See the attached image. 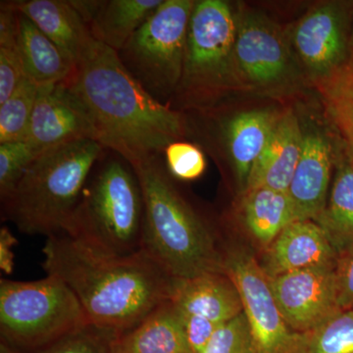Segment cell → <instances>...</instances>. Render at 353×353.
<instances>
[{
  "mask_svg": "<svg viewBox=\"0 0 353 353\" xmlns=\"http://www.w3.org/2000/svg\"><path fill=\"white\" fill-rule=\"evenodd\" d=\"M63 83L87 108L97 141L131 165L163 154L188 137L185 114L153 99L118 53L99 41Z\"/></svg>",
  "mask_w": 353,
  "mask_h": 353,
  "instance_id": "6da1fadb",
  "label": "cell"
},
{
  "mask_svg": "<svg viewBox=\"0 0 353 353\" xmlns=\"http://www.w3.org/2000/svg\"><path fill=\"white\" fill-rule=\"evenodd\" d=\"M43 253L46 275L68 285L88 324L120 334L171 299L175 279L143 252L104 256L60 234L46 238Z\"/></svg>",
  "mask_w": 353,
  "mask_h": 353,
  "instance_id": "7a4b0ae2",
  "label": "cell"
},
{
  "mask_svg": "<svg viewBox=\"0 0 353 353\" xmlns=\"http://www.w3.org/2000/svg\"><path fill=\"white\" fill-rule=\"evenodd\" d=\"M132 167L145 201L141 252L174 279L225 274L214 232L176 187L163 154Z\"/></svg>",
  "mask_w": 353,
  "mask_h": 353,
  "instance_id": "3957f363",
  "label": "cell"
},
{
  "mask_svg": "<svg viewBox=\"0 0 353 353\" xmlns=\"http://www.w3.org/2000/svg\"><path fill=\"white\" fill-rule=\"evenodd\" d=\"M105 152L99 141L81 139L41 153L1 201L2 217L29 236L63 234L90 174Z\"/></svg>",
  "mask_w": 353,
  "mask_h": 353,
  "instance_id": "277c9868",
  "label": "cell"
},
{
  "mask_svg": "<svg viewBox=\"0 0 353 353\" xmlns=\"http://www.w3.org/2000/svg\"><path fill=\"white\" fill-rule=\"evenodd\" d=\"M143 219V190L132 165L116 153L104 154L63 234L97 254L126 257L141 252Z\"/></svg>",
  "mask_w": 353,
  "mask_h": 353,
  "instance_id": "5b68a950",
  "label": "cell"
},
{
  "mask_svg": "<svg viewBox=\"0 0 353 353\" xmlns=\"http://www.w3.org/2000/svg\"><path fill=\"white\" fill-rule=\"evenodd\" d=\"M236 19L224 0H197L190 16L182 78L169 108H212L223 97L241 90L234 63Z\"/></svg>",
  "mask_w": 353,
  "mask_h": 353,
  "instance_id": "8992f818",
  "label": "cell"
},
{
  "mask_svg": "<svg viewBox=\"0 0 353 353\" xmlns=\"http://www.w3.org/2000/svg\"><path fill=\"white\" fill-rule=\"evenodd\" d=\"M85 324L82 305L59 278L0 280V334L10 347L37 352Z\"/></svg>",
  "mask_w": 353,
  "mask_h": 353,
  "instance_id": "52a82bcc",
  "label": "cell"
},
{
  "mask_svg": "<svg viewBox=\"0 0 353 353\" xmlns=\"http://www.w3.org/2000/svg\"><path fill=\"white\" fill-rule=\"evenodd\" d=\"M194 0H163L118 53L125 69L168 106L182 78Z\"/></svg>",
  "mask_w": 353,
  "mask_h": 353,
  "instance_id": "ba28073f",
  "label": "cell"
},
{
  "mask_svg": "<svg viewBox=\"0 0 353 353\" xmlns=\"http://www.w3.org/2000/svg\"><path fill=\"white\" fill-rule=\"evenodd\" d=\"M236 19L234 63L241 90L268 95L296 90L303 72L281 28L252 9H238Z\"/></svg>",
  "mask_w": 353,
  "mask_h": 353,
  "instance_id": "9c48e42d",
  "label": "cell"
},
{
  "mask_svg": "<svg viewBox=\"0 0 353 353\" xmlns=\"http://www.w3.org/2000/svg\"><path fill=\"white\" fill-rule=\"evenodd\" d=\"M224 272L240 294L256 353H303L304 334L285 321L270 281L252 253L230 248L223 253Z\"/></svg>",
  "mask_w": 353,
  "mask_h": 353,
  "instance_id": "30bf717a",
  "label": "cell"
},
{
  "mask_svg": "<svg viewBox=\"0 0 353 353\" xmlns=\"http://www.w3.org/2000/svg\"><path fill=\"white\" fill-rule=\"evenodd\" d=\"M353 6L325 1L304 14L290 32V48L311 83L327 78L352 58Z\"/></svg>",
  "mask_w": 353,
  "mask_h": 353,
  "instance_id": "8fae6325",
  "label": "cell"
},
{
  "mask_svg": "<svg viewBox=\"0 0 353 353\" xmlns=\"http://www.w3.org/2000/svg\"><path fill=\"white\" fill-rule=\"evenodd\" d=\"M336 265L290 272L269 279L274 299L292 331L308 333L341 311Z\"/></svg>",
  "mask_w": 353,
  "mask_h": 353,
  "instance_id": "7c38bea8",
  "label": "cell"
},
{
  "mask_svg": "<svg viewBox=\"0 0 353 353\" xmlns=\"http://www.w3.org/2000/svg\"><path fill=\"white\" fill-rule=\"evenodd\" d=\"M81 139L97 141L94 123L82 101L63 83L39 87L25 141L41 154Z\"/></svg>",
  "mask_w": 353,
  "mask_h": 353,
  "instance_id": "4fadbf2b",
  "label": "cell"
},
{
  "mask_svg": "<svg viewBox=\"0 0 353 353\" xmlns=\"http://www.w3.org/2000/svg\"><path fill=\"white\" fill-rule=\"evenodd\" d=\"M334 165V134L316 126L305 128L301 157L288 190L297 219L315 221L321 214L328 199Z\"/></svg>",
  "mask_w": 353,
  "mask_h": 353,
  "instance_id": "5bb4252c",
  "label": "cell"
},
{
  "mask_svg": "<svg viewBox=\"0 0 353 353\" xmlns=\"http://www.w3.org/2000/svg\"><path fill=\"white\" fill-rule=\"evenodd\" d=\"M339 254L315 221L297 220L265 250L262 269L269 279L290 272L336 265Z\"/></svg>",
  "mask_w": 353,
  "mask_h": 353,
  "instance_id": "9a60e30c",
  "label": "cell"
},
{
  "mask_svg": "<svg viewBox=\"0 0 353 353\" xmlns=\"http://www.w3.org/2000/svg\"><path fill=\"white\" fill-rule=\"evenodd\" d=\"M34 23L77 66L94 43L90 28L69 0L1 1Z\"/></svg>",
  "mask_w": 353,
  "mask_h": 353,
  "instance_id": "2e32d148",
  "label": "cell"
},
{
  "mask_svg": "<svg viewBox=\"0 0 353 353\" xmlns=\"http://www.w3.org/2000/svg\"><path fill=\"white\" fill-rule=\"evenodd\" d=\"M170 301L183 317L194 316L220 326L243 313L240 294L226 274L175 279Z\"/></svg>",
  "mask_w": 353,
  "mask_h": 353,
  "instance_id": "e0dca14e",
  "label": "cell"
},
{
  "mask_svg": "<svg viewBox=\"0 0 353 353\" xmlns=\"http://www.w3.org/2000/svg\"><path fill=\"white\" fill-rule=\"evenodd\" d=\"M303 141V127L294 111L280 114L268 143L253 166L245 192L269 188L288 192L301 157Z\"/></svg>",
  "mask_w": 353,
  "mask_h": 353,
  "instance_id": "ac0fdd59",
  "label": "cell"
},
{
  "mask_svg": "<svg viewBox=\"0 0 353 353\" xmlns=\"http://www.w3.org/2000/svg\"><path fill=\"white\" fill-rule=\"evenodd\" d=\"M279 116L280 114L262 109L238 113L220 122L221 137L241 194L248 187L255 162L270 139Z\"/></svg>",
  "mask_w": 353,
  "mask_h": 353,
  "instance_id": "d6986e66",
  "label": "cell"
},
{
  "mask_svg": "<svg viewBox=\"0 0 353 353\" xmlns=\"http://www.w3.org/2000/svg\"><path fill=\"white\" fill-rule=\"evenodd\" d=\"M113 353H192L180 313L170 299L116 336Z\"/></svg>",
  "mask_w": 353,
  "mask_h": 353,
  "instance_id": "ffe728a7",
  "label": "cell"
},
{
  "mask_svg": "<svg viewBox=\"0 0 353 353\" xmlns=\"http://www.w3.org/2000/svg\"><path fill=\"white\" fill-rule=\"evenodd\" d=\"M333 182L326 206L315 222L338 254L353 245V152L336 134Z\"/></svg>",
  "mask_w": 353,
  "mask_h": 353,
  "instance_id": "44dd1931",
  "label": "cell"
},
{
  "mask_svg": "<svg viewBox=\"0 0 353 353\" xmlns=\"http://www.w3.org/2000/svg\"><path fill=\"white\" fill-rule=\"evenodd\" d=\"M19 14L18 52L26 78L39 87L68 80L75 65L29 18Z\"/></svg>",
  "mask_w": 353,
  "mask_h": 353,
  "instance_id": "7402d4cb",
  "label": "cell"
},
{
  "mask_svg": "<svg viewBox=\"0 0 353 353\" xmlns=\"http://www.w3.org/2000/svg\"><path fill=\"white\" fill-rule=\"evenodd\" d=\"M241 210L246 229L265 250L285 228L299 220L289 194L269 188L243 194Z\"/></svg>",
  "mask_w": 353,
  "mask_h": 353,
  "instance_id": "603a6c76",
  "label": "cell"
},
{
  "mask_svg": "<svg viewBox=\"0 0 353 353\" xmlns=\"http://www.w3.org/2000/svg\"><path fill=\"white\" fill-rule=\"evenodd\" d=\"M163 0H101L88 28L92 38L119 52Z\"/></svg>",
  "mask_w": 353,
  "mask_h": 353,
  "instance_id": "cb8c5ba5",
  "label": "cell"
},
{
  "mask_svg": "<svg viewBox=\"0 0 353 353\" xmlns=\"http://www.w3.org/2000/svg\"><path fill=\"white\" fill-rule=\"evenodd\" d=\"M325 114L339 137L353 152V59L332 75L313 83Z\"/></svg>",
  "mask_w": 353,
  "mask_h": 353,
  "instance_id": "d4e9b609",
  "label": "cell"
},
{
  "mask_svg": "<svg viewBox=\"0 0 353 353\" xmlns=\"http://www.w3.org/2000/svg\"><path fill=\"white\" fill-rule=\"evenodd\" d=\"M38 92L39 85L25 78L0 104V143L25 141Z\"/></svg>",
  "mask_w": 353,
  "mask_h": 353,
  "instance_id": "484cf974",
  "label": "cell"
},
{
  "mask_svg": "<svg viewBox=\"0 0 353 353\" xmlns=\"http://www.w3.org/2000/svg\"><path fill=\"white\" fill-rule=\"evenodd\" d=\"M303 353H353V309L339 311L304 334Z\"/></svg>",
  "mask_w": 353,
  "mask_h": 353,
  "instance_id": "4316f807",
  "label": "cell"
},
{
  "mask_svg": "<svg viewBox=\"0 0 353 353\" xmlns=\"http://www.w3.org/2000/svg\"><path fill=\"white\" fill-rule=\"evenodd\" d=\"M117 333L113 330L85 324L34 353H113Z\"/></svg>",
  "mask_w": 353,
  "mask_h": 353,
  "instance_id": "83f0119b",
  "label": "cell"
},
{
  "mask_svg": "<svg viewBox=\"0 0 353 353\" xmlns=\"http://www.w3.org/2000/svg\"><path fill=\"white\" fill-rule=\"evenodd\" d=\"M26 141L0 143V199H6L15 189L21 176L32 162L39 157Z\"/></svg>",
  "mask_w": 353,
  "mask_h": 353,
  "instance_id": "f1b7e54d",
  "label": "cell"
},
{
  "mask_svg": "<svg viewBox=\"0 0 353 353\" xmlns=\"http://www.w3.org/2000/svg\"><path fill=\"white\" fill-rule=\"evenodd\" d=\"M165 166L175 180L190 182L203 175L208 167L201 146L185 141L170 143L163 152Z\"/></svg>",
  "mask_w": 353,
  "mask_h": 353,
  "instance_id": "f546056e",
  "label": "cell"
},
{
  "mask_svg": "<svg viewBox=\"0 0 353 353\" xmlns=\"http://www.w3.org/2000/svg\"><path fill=\"white\" fill-rule=\"evenodd\" d=\"M201 353H256L245 314L222 325Z\"/></svg>",
  "mask_w": 353,
  "mask_h": 353,
  "instance_id": "4dcf8cb0",
  "label": "cell"
},
{
  "mask_svg": "<svg viewBox=\"0 0 353 353\" xmlns=\"http://www.w3.org/2000/svg\"><path fill=\"white\" fill-rule=\"evenodd\" d=\"M25 78L18 48H0V104L12 95Z\"/></svg>",
  "mask_w": 353,
  "mask_h": 353,
  "instance_id": "1f68e13d",
  "label": "cell"
},
{
  "mask_svg": "<svg viewBox=\"0 0 353 353\" xmlns=\"http://www.w3.org/2000/svg\"><path fill=\"white\" fill-rule=\"evenodd\" d=\"M336 278L339 308L350 310L353 309V245L339 254Z\"/></svg>",
  "mask_w": 353,
  "mask_h": 353,
  "instance_id": "d6a6232c",
  "label": "cell"
},
{
  "mask_svg": "<svg viewBox=\"0 0 353 353\" xmlns=\"http://www.w3.org/2000/svg\"><path fill=\"white\" fill-rule=\"evenodd\" d=\"M0 8V48H17L20 14L8 7Z\"/></svg>",
  "mask_w": 353,
  "mask_h": 353,
  "instance_id": "836d02e7",
  "label": "cell"
},
{
  "mask_svg": "<svg viewBox=\"0 0 353 353\" xmlns=\"http://www.w3.org/2000/svg\"><path fill=\"white\" fill-rule=\"evenodd\" d=\"M16 243L17 239L11 233L10 230L7 227H2L0 230V268L7 275L13 273L15 265L14 246Z\"/></svg>",
  "mask_w": 353,
  "mask_h": 353,
  "instance_id": "e575fe53",
  "label": "cell"
},
{
  "mask_svg": "<svg viewBox=\"0 0 353 353\" xmlns=\"http://www.w3.org/2000/svg\"><path fill=\"white\" fill-rule=\"evenodd\" d=\"M69 2L88 26L94 20L101 4V0H69Z\"/></svg>",
  "mask_w": 353,
  "mask_h": 353,
  "instance_id": "d590c367",
  "label": "cell"
},
{
  "mask_svg": "<svg viewBox=\"0 0 353 353\" xmlns=\"http://www.w3.org/2000/svg\"><path fill=\"white\" fill-rule=\"evenodd\" d=\"M0 353H20V352L16 350V348L10 347V345L1 341V343H0Z\"/></svg>",
  "mask_w": 353,
  "mask_h": 353,
  "instance_id": "8d00e7d4",
  "label": "cell"
},
{
  "mask_svg": "<svg viewBox=\"0 0 353 353\" xmlns=\"http://www.w3.org/2000/svg\"><path fill=\"white\" fill-rule=\"evenodd\" d=\"M350 48H352V57L353 59V24L352 30V38H350Z\"/></svg>",
  "mask_w": 353,
  "mask_h": 353,
  "instance_id": "74e56055",
  "label": "cell"
}]
</instances>
